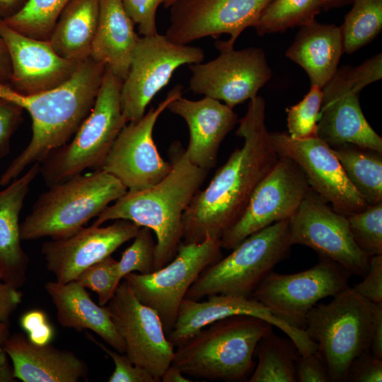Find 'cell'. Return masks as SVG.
I'll return each instance as SVG.
<instances>
[{"mask_svg":"<svg viewBox=\"0 0 382 382\" xmlns=\"http://www.w3.org/2000/svg\"><path fill=\"white\" fill-rule=\"evenodd\" d=\"M23 111L18 105L0 98V159L10 151L11 139L21 123Z\"/></svg>","mask_w":382,"mask_h":382,"instance_id":"obj_42","label":"cell"},{"mask_svg":"<svg viewBox=\"0 0 382 382\" xmlns=\"http://www.w3.org/2000/svg\"><path fill=\"white\" fill-rule=\"evenodd\" d=\"M168 0H122L127 15L137 25L141 36H152L158 33L156 15L158 7Z\"/></svg>","mask_w":382,"mask_h":382,"instance_id":"obj_40","label":"cell"},{"mask_svg":"<svg viewBox=\"0 0 382 382\" xmlns=\"http://www.w3.org/2000/svg\"><path fill=\"white\" fill-rule=\"evenodd\" d=\"M321 257L313 267L297 273L271 272L251 297L288 324L303 329L306 316L317 302L349 286L351 274L336 262Z\"/></svg>","mask_w":382,"mask_h":382,"instance_id":"obj_12","label":"cell"},{"mask_svg":"<svg viewBox=\"0 0 382 382\" xmlns=\"http://www.w3.org/2000/svg\"><path fill=\"white\" fill-rule=\"evenodd\" d=\"M331 149L347 178L367 204L382 202L381 154L349 144Z\"/></svg>","mask_w":382,"mask_h":382,"instance_id":"obj_30","label":"cell"},{"mask_svg":"<svg viewBox=\"0 0 382 382\" xmlns=\"http://www.w3.org/2000/svg\"><path fill=\"white\" fill-rule=\"evenodd\" d=\"M2 279H3V274H2V272H1V271L0 270V280H2Z\"/></svg>","mask_w":382,"mask_h":382,"instance_id":"obj_54","label":"cell"},{"mask_svg":"<svg viewBox=\"0 0 382 382\" xmlns=\"http://www.w3.org/2000/svg\"><path fill=\"white\" fill-rule=\"evenodd\" d=\"M310 189L299 166L289 158L279 156L254 190L241 217L221 237L222 248L232 250L250 235L289 219Z\"/></svg>","mask_w":382,"mask_h":382,"instance_id":"obj_16","label":"cell"},{"mask_svg":"<svg viewBox=\"0 0 382 382\" xmlns=\"http://www.w3.org/2000/svg\"><path fill=\"white\" fill-rule=\"evenodd\" d=\"M269 323L233 316L204 328L175 348L171 364L185 375L208 380L240 381L253 367V357Z\"/></svg>","mask_w":382,"mask_h":382,"instance_id":"obj_4","label":"cell"},{"mask_svg":"<svg viewBox=\"0 0 382 382\" xmlns=\"http://www.w3.org/2000/svg\"><path fill=\"white\" fill-rule=\"evenodd\" d=\"M45 289L57 310V318L64 328L90 330L113 349L125 353L123 340L117 332L108 307L96 304L86 289L75 280L67 283L47 282Z\"/></svg>","mask_w":382,"mask_h":382,"instance_id":"obj_26","label":"cell"},{"mask_svg":"<svg viewBox=\"0 0 382 382\" xmlns=\"http://www.w3.org/2000/svg\"><path fill=\"white\" fill-rule=\"evenodd\" d=\"M139 37L122 0H100L98 27L90 57L103 64L123 81Z\"/></svg>","mask_w":382,"mask_h":382,"instance_id":"obj_27","label":"cell"},{"mask_svg":"<svg viewBox=\"0 0 382 382\" xmlns=\"http://www.w3.org/2000/svg\"><path fill=\"white\" fill-rule=\"evenodd\" d=\"M122 83L106 68L87 117L69 142L51 152L40 163V174L48 187L82 173L87 168H100L127 123L120 105Z\"/></svg>","mask_w":382,"mask_h":382,"instance_id":"obj_8","label":"cell"},{"mask_svg":"<svg viewBox=\"0 0 382 382\" xmlns=\"http://www.w3.org/2000/svg\"><path fill=\"white\" fill-rule=\"evenodd\" d=\"M220 54L206 63L189 65V88L195 94L203 95L233 108L257 96L270 79L272 70L262 49L248 47L234 50L226 41H218Z\"/></svg>","mask_w":382,"mask_h":382,"instance_id":"obj_13","label":"cell"},{"mask_svg":"<svg viewBox=\"0 0 382 382\" xmlns=\"http://www.w3.org/2000/svg\"><path fill=\"white\" fill-rule=\"evenodd\" d=\"M4 349L14 377L23 382H78L87 379L86 363L73 352L33 344L22 333L9 335Z\"/></svg>","mask_w":382,"mask_h":382,"instance_id":"obj_24","label":"cell"},{"mask_svg":"<svg viewBox=\"0 0 382 382\" xmlns=\"http://www.w3.org/2000/svg\"><path fill=\"white\" fill-rule=\"evenodd\" d=\"M27 0H0V18L4 19L18 12Z\"/></svg>","mask_w":382,"mask_h":382,"instance_id":"obj_49","label":"cell"},{"mask_svg":"<svg viewBox=\"0 0 382 382\" xmlns=\"http://www.w3.org/2000/svg\"><path fill=\"white\" fill-rule=\"evenodd\" d=\"M204 59L200 47L173 42L159 33L141 36L120 89V105L127 122L144 116L147 105L178 67L200 63Z\"/></svg>","mask_w":382,"mask_h":382,"instance_id":"obj_11","label":"cell"},{"mask_svg":"<svg viewBox=\"0 0 382 382\" xmlns=\"http://www.w3.org/2000/svg\"><path fill=\"white\" fill-rule=\"evenodd\" d=\"M322 99V88L312 85L300 102L286 108L287 133L291 138L303 139L318 136Z\"/></svg>","mask_w":382,"mask_h":382,"instance_id":"obj_36","label":"cell"},{"mask_svg":"<svg viewBox=\"0 0 382 382\" xmlns=\"http://www.w3.org/2000/svg\"><path fill=\"white\" fill-rule=\"evenodd\" d=\"M9 335V325L0 322V366L8 361L3 346Z\"/></svg>","mask_w":382,"mask_h":382,"instance_id":"obj_51","label":"cell"},{"mask_svg":"<svg viewBox=\"0 0 382 382\" xmlns=\"http://www.w3.org/2000/svg\"><path fill=\"white\" fill-rule=\"evenodd\" d=\"M152 231L141 226L133 243L122 253L117 260V279L120 283L127 274H148L154 271L156 242Z\"/></svg>","mask_w":382,"mask_h":382,"instance_id":"obj_37","label":"cell"},{"mask_svg":"<svg viewBox=\"0 0 382 382\" xmlns=\"http://www.w3.org/2000/svg\"><path fill=\"white\" fill-rule=\"evenodd\" d=\"M354 242L369 257L382 254V202L346 216Z\"/></svg>","mask_w":382,"mask_h":382,"instance_id":"obj_35","label":"cell"},{"mask_svg":"<svg viewBox=\"0 0 382 382\" xmlns=\"http://www.w3.org/2000/svg\"><path fill=\"white\" fill-rule=\"evenodd\" d=\"M353 289L371 303H382V254L370 257L364 279Z\"/></svg>","mask_w":382,"mask_h":382,"instance_id":"obj_43","label":"cell"},{"mask_svg":"<svg viewBox=\"0 0 382 382\" xmlns=\"http://www.w3.org/2000/svg\"><path fill=\"white\" fill-rule=\"evenodd\" d=\"M107 306L124 342L125 354L134 365L161 381L171 365L175 347L168 340L158 313L139 301L124 279Z\"/></svg>","mask_w":382,"mask_h":382,"instance_id":"obj_15","label":"cell"},{"mask_svg":"<svg viewBox=\"0 0 382 382\" xmlns=\"http://www.w3.org/2000/svg\"><path fill=\"white\" fill-rule=\"evenodd\" d=\"M296 377L299 382L331 381L326 365L317 351L299 356L296 363Z\"/></svg>","mask_w":382,"mask_h":382,"instance_id":"obj_45","label":"cell"},{"mask_svg":"<svg viewBox=\"0 0 382 382\" xmlns=\"http://www.w3.org/2000/svg\"><path fill=\"white\" fill-rule=\"evenodd\" d=\"M321 9L319 0H272L253 27L260 36L301 28L315 21Z\"/></svg>","mask_w":382,"mask_h":382,"instance_id":"obj_32","label":"cell"},{"mask_svg":"<svg viewBox=\"0 0 382 382\" xmlns=\"http://www.w3.org/2000/svg\"><path fill=\"white\" fill-rule=\"evenodd\" d=\"M307 313L304 330L317 345L330 381H346L353 361L370 351L373 303L349 286Z\"/></svg>","mask_w":382,"mask_h":382,"instance_id":"obj_7","label":"cell"},{"mask_svg":"<svg viewBox=\"0 0 382 382\" xmlns=\"http://www.w3.org/2000/svg\"><path fill=\"white\" fill-rule=\"evenodd\" d=\"M340 26L343 53L353 54L371 42L382 30V0H353Z\"/></svg>","mask_w":382,"mask_h":382,"instance_id":"obj_33","label":"cell"},{"mask_svg":"<svg viewBox=\"0 0 382 382\" xmlns=\"http://www.w3.org/2000/svg\"><path fill=\"white\" fill-rule=\"evenodd\" d=\"M99 11L100 0H70L48 40L59 55L78 62L90 57Z\"/></svg>","mask_w":382,"mask_h":382,"instance_id":"obj_29","label":"cell"},{"mask_svg":"<svg viewBox=\"0 0 382 382\" xmlns=\"http://www.w3.org/2000/svg\"><path fill=\"white\" fill-rule=\"evenodd\" d=\"M346 381L381 382L382 359L374 357L370 351L361 354L351 364Z\"/></svg>","mask_w":382,"mask_h":382,"instance_id":"obj_44","label":"cell"},{"mask_svg":"<svg viewBox=\"0 0 382 382\" xmlns=\"http://www.w3.org/2000/svg\"><path fill=\"white\" fill-rule=\"evenodd\" d=\"M11 72L9 52L0 35V83L10 86Z\"/></svg>","mask_w":382,"mask_h":382,"instance_id":"obj_48","label":"cell"},{"mask_svg":"<svg viewBox=\"0 0 382 382\" xmlns=\"http://www.w3.org/2000/svg\"><path fill=\"white\" fill-rule=\"evenodd\" d=\"M270 139L278 156L294 161L303 172L310 188L330 203L335 211L348 216L367 207L331 147L318 136L295 139L283 132L270 133Z\"/></svg>","mask_w":382,"mask_h":382,"instance_id":"obj_19","label":"cell"},{"mask_svg":"<svg viewBox=\"0 0 382 382\" xmlns=\"http://www.w3.org/2000/svg\"><path fill=\"white\" fill-rule=\"evenodd\" d=\"M18 288L0 280V322L9 324L11 315L22 301Z\"/></svg>","mask_w":382,"mask_h":382,"instance_id":"obj_46","label":"cell"},{"mask_svg":"<svg viewBox=\"0 0 382 382\" xmlns=\"http://www.w3.org/2000/svg\"><path fill=\"white\" fill-rule=\"evenodd\" d=\"M40 173L36 163L0 191V270L3 281L20 288L26 280L29 258L21 245L19 216L30 185Z\"/></svg>","mask_w":382,"mask_h":382,"instance_id":"obj_25","label":"cell"},{"mask_svg":"<svg viewBox=\"0 0 382 382\" xmlns=\"http://www.w3.org/2000/svg\"><path fill=\"white\" fill-rule=\"evenodd\" d=\"M289 232L293 245L312 248L351 275H366L370 257L354 242L347 216L330 208L311 189L289 219Z\"/></svg>","mask_w":382,"mask_h":382,"instance_id":"obj_17","label":"cell"},{"mask_svg":"<svg viewBox=\"0 0 382 382\" xmlns=\"http://www.w3.org/2000/svg\"><path fill=\"white\" fill-rule=\"evenodd\" d=\"M342 53L340 26L315 20L301 27L286 56L304 69L311 86L323 88L337 71Z\"/></svg>","mask_w":382,"mask_h":382,"instance_id":"obj_28","label":"cell"},{"mask_svg":"<svg viewBox=\"0 0 382 382\" xmlns=\"http://www.w3.org/2000/svg\"><path fill=\"white\" fill-rule=\"evenodd\" d=\"M185 374L176 366L170 365L163 374L161 381L163 382H190Z\"/></svg>","mask_w":382,"mask_h":382,"instance_id":"obj_50","label":"cell"},{"mask_svg":"<svg viewBox=\"0 0 382 382\" xmlns=\"http://www.w3.org/2000/svg\"><path fill=\"white\" fill-rule=\"evenodd\" d=\"M139 228L131 221L117 219L107 226L92 224L66 238L51 239L41 248L46 268L58 282L74 281L85 269L134 238Z\"/></svg>","mask_w":382,"mask_h":382,"instance_id":"obj_21","label":"cell"},{"mask_svg":"<svg viewBox=\"0 0 382 382\" xmlns=\"http://www.w3.org/2000/svg\"><path fill=\"white\" fill-rule=\"evenodd\" d=\"M352 1L353 0H319L321 8L325 10L352 4Z\"/></svg>","mask_w":382,"mask_h":382,"instance_id":"obj_53","label":"cell"},{"mask_svg":"<svg viewBox=\"0 0 382 382\" xmlns=\"http://www.w3.org/2000/svg\"><path fill=\"white\" fill-rule=\"evenodd\" d=\"M382 77V54L358 66L338 68L323 87L318 136L330 147L349 144L382 154V138L366 120L359 93Z\"/></svg>","mask_w":382,"mask_h":382,"instance_id":"obj_9","label":"cell"},{"mask_svg":"<svg viewBox=\"0 0 382 382\" xmlns=\"http://www.w3.org/2000/svg\"><path fill=\"white\" fill-rule=\"evenodd\" d=\"M117 260L111 255L85 269L75 281L95 291L100 306H106L120 284L117 279Z\"/></svg>","mask_w":382,"mask_h":382,"instance_id":"obj_38","label":"cell"},{"mask_svg":"<svg viewBox=\"0 0 382 382\" xmlns=\"http://www.w3.org/2000/svg\"><path fill=\"white\" fill-rule=\"evenodd\" d=\"M13 366L8 361L0 366V382L16 381Z\"/></svg>","mask_w":382,"mask_h":382,"instance_id":"obj_52","label":"cell"},{"mask_svg":"<svg viewBox=\"0 0 382 382\" xmlns=\"http://www.w3.org/2000/svg\"><path fill=\"white\" fill-rule=\"evenodd\" d=\"M236 134L243 139L209 185L199 190L183 216V243L221 238L238 220L262 180L279 156L265 124V102L257 96L250 100Z\"/></svg>","mask_w":382,"mask_h":382,"instance_id":"obj_1","label":"cell"},{"mask_svg":"<svg viewBox=\"0 0 382 382\" xmlns=\"http://www.w3.org/2000/svg\"><path fill=\"white\" fill-rule=\"evenodd\" d=\"M0 35L10 54V86L21 94H34L62 85L71 77L81 62L63 58L48 40L20 33L1 18Z\"/></svg>","mask_w":382,"mask_h":382,"instance_id":"obj_22","label":"cell"},{"mask_svg":"<svg viewBox=\"0 0 382 382\" xmlns=\"http://www.w3.org/2000/svg\"><path fill=\"white\" fill-rule=\"evenodd\" d=\"M127 191L115 176L101 170L80 173L48 187L20 224L22 240L71 236Z\"/></svg>","mask_w":382,"mask_h":382,"instance_id":"obj_5","label":"cell"},{"mask_svg":"<svg viewBox=\"0 0 382 382\" xmlns=\"http://www.w3.org/2000/svg\"><path fill=\"white\" fill-rule=\"evenodd\" d=\"M370 352L374 357L382 359V303H373Z\"/></svg>","mask_w":382,"mask_h":382,"instance_id":"obj_47","label":"cell"},{"mask_svg":"<svg viewBox=\"0 0 382 382\" xmlns=\"http://www.w3.org/2000/svg\"><path fill=\"white\" fill-rule=\"evenodd\" d=\"M293 245L289 219L275 222L245 238L232 252L207 266L186 293L201 300L214 294L251 296L258 284Z\"/></svg>","mask_w":382,"mask_h":382,"instance_id":"obj_6","label":"cell"},{"mask_svg":"<svg viewBox=\"0 0 382 382\" xmlns=\"http://www.w3.org/2000/svg\"><path fill=\"white\" fill-rule=\"evenodd\" d=\"M167 1H166V2H167Z\"/></svg>","mask_w":382,"mask_h":382,"instance_id":"obj_55","label":"cell"},{"mask_svg":"<svg viewBox=\"0 0 382 382\" xmlns=\"http://www.w3.org/2000/svg\"><path fill=\"white\" fill-rule=\"evenodd\" d=\"M87 337L112 359L115 369L109 378L110 382H157L155 378L146 369L134 365L125 354L111 349L91 335Z\"/></svg>","mask_w":382,"mask_h":382,"instance_id":"obj_39","label":"cell"},{"mask_svg":"<svg viewBox=\"0 0 382 382\" xmlns=\"http://www.w3.org/2000/svg\"><path fill=\"white\" fill-rule=\"evenodd\" d=\"M168 155L171 169L161 180L144 190H127L93 224L126 219L150 228L156 238L154 271L175 256L183 241V214L209 173L189 161L179 141L170 145Z\"/></svg>","mask_w":382,"mask_h":382,"instance_id":"obj_3","label":"cell"},{"mask_svg":"<svg viewBox=\"0 0 382 382\" xmlns=\"http://www.w3.org/2000/svg\"><path fill=\"white\" fill-rule=\"evenodd\" d=\"M105 70L103 64L88 57L62 85L30 95L0 83V98L26 110L32 120L30 142L1 175L0 185L6 186L71 140L94 105Z\"/></svg>","mask_w":382,"mask_h":382,"instance_id":"obj_2","label":"cell"},{"mask_svg":"<svg viewBox=\"0 0 382 382\" xmlns=\"http://www.w3.org/2000/svg\"><path fill=\"white\" fill-rule=\"evenodd\" d=\"M258 361L249 382H296L301 355L293 342L277 336L271 329L258 342Z\"/></svg>","mask_w":382,"mask_h":382,"instance_id":"obj_31","label":"cell"},{"mask_svg":"<svg viewBox=\"0 0 382 382\" xmlns=\"http://www.w3.org/2000/svg\"><path fill=\"white\" fill-rule=\"evenodd\" d=\"M182 90L183 86L177 84L156 108L151 107L139 120L127 122L99 169L115 176L130 191L148 188L161 180L171 164L159 154L153 131L159 115L182 96Z\"/></svg>","mask_w":382,"mask_h":382,"instance_id":"obj_14","label":"cell"},{"mask_svg":"<svg viewBox=\"0 0 382 382\" xmlns=\"http://www.w3.org/2000/svg\"><path fill=\"white\" fill-rule=\"evenodd\" d=\"M206 298L204 301L185 298L181 301L173 329L167 336L175 348L217 320L233 316H250L280 329L293 342L301 355L317 350V345L304 329L288 324L251 296L214 294Z\"/></svg>","mask_w":382,"mask_h":382,"instance_id":"obj_20","label":"cell"},{"mask_svg":"<svg viewBox=\"0 0 382 382\" xmlns=\"http://www.w3.org/2000/svg\"><path fill=\"white\" fill-rule=\"evenodd\" d=\"M221 248L217 238L181 242L174 258L163 267L148 274L131 272L123 278L139 301L158 313L167 336L188 289L207 266L221 258Z\"/></svg>","mask_w":382,"mask_h":382,"instance_id":"obj_10","label":"cell"},{"mask_svg":"<svg viewBox=\"0 0 382 382\" xmlns=\"http://www.w3.org/2000/svg\"><path fill=\"white\" fill-rule=\"evenodd\" d=\"M272 0H169L170 24L165 35L172 42L187 45L206 37L228 34V45L253 27Z\"/></svg>","mask_w":382,"mask_h":382,"instance_id":"obj_18","label":"cell"},{"mask_svg":"<svg viewBox=\"0 0 382 382\" xmlns=\"http://www.w3.org/2000/svg\"><path fill=\"white\" fill-rule=\"evenodd\" d=\"M69 1L27 0L18 12L2 21L28 37L48 40L59 16Z\"/></svg>","mask_w":382,"mask_h":382,"instance_id":"obj_34","label":"cell"},{"mask_svg":"<svg viewBox=\"0 0 382 382\" xmlns=\"http://www.w3.org/2000/svg\"><path fill=\"white\" fill-rule=\"evenodd\" d=\"M166 109L181 117L188 126L190 139L185 152L189 161L204 169L214 168L221 142L237 122L233 109L207 96L198 100L180 96Z\"/></svg>","mask_w":382,"mask_h":382,"instance_id":"obj_23","label":"cell"},{"mask_svg":"<svg viewBox=\"0 0 382 382\" xmlns=\"http://www.w3.org/2000/svg\"><path fill=\"white\" fill-rule=\"evenodd\" d=\"M20 325L28 340L35 345H49L54 335L45 313L39 309L25 312L20 319Z\"/></svg>","mask_w":382,"mask_h":382,"instance_id":"obj_41","label":"cell"}]
</instances>
